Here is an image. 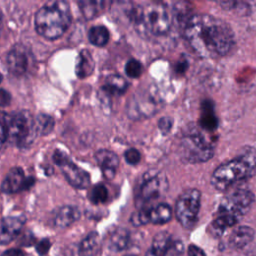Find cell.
<instances>
[{"mask_svg": "<svg viewBox=\"0 0 256 256\" xmlns=\"http://www.w3.org/2000/svg\"><path fill=\"white\" fill-rule=\"evenodd\" d=\"M184 37L197 54L206 58L225 56L235 45L229 24L208 14H196L188 18Z\"/></svg>", "mask_w": 256, "mask_h": 256, "instance_id": "1", "label": "cell"}, {"mask_svg": "<svg viewBox=\"0 0 256 256\" xmlns=\"http://www.w3.org/2000/svg\"><path fill=\"white\" fill-rule=\"evenodd\" d=\"M256 170V149L243 147L230 161L218 166L211 176V184L219 191H224L232 185L243 181Z\"/></svg>", "mask_w": 256, "mask_h": 256, "instance_id": "2", "label": "cell"}, {"mask_svg": "<svg viewBox=\"0 0 256 256\" xmlns=\"http://www.w3.org/2000/svg\"><path fill=\"white\" fill-rule=\"evenodd\" d=\"M71 11L66 1H51L35 14V29L42 37L55 40L61 37L71 24Z\"/></svg>", "mask_w": 256, "mask_h": 256, "instance_id": "3", "label": "cell"}, {"mask_svg": "<svg viewBox=\"0 0 256 256\" xmlns=\"http://www.w3.org/2000/svg\"><path fill=\"white\" fill-rule=\"evenodd\" d=\"M133 16L140 31L147 32L151 35H164L171 26L170 14L162 3H147L135 10Z\"/></svg>", "mask_w": 256, "mask_h": 256, "instance_id": "4", "label": "cell"}, {"mask_svg": "<svg viewBox=\"0 0 256 256\" xmlns=\"http://www.w3.org/2000/svg\"><path fill=\"white\" fill-rule=\"evenodd\" d=\"M202 132L201 129H193L187 132L180 140L179 154L187 163L206 162L214 154L212 139Z\"/></svg>", "mask_w": 256, "mask_h": 256, "instance_id": "5", "label": "cell"}, {"mask_svg": "<svg viewBox=\"0 0 256 256\" xmlns=\"http://www.w3.org/2000/svg\"><path fill=\"white\" fill-rule=\"evenodd\" d=\"M7 129V140L19 147H25L33 142L37 135L34 129V119L26 111L4 114Z\"/></svg>", "mask_w": 256, "mask_h": 256, "instance_id": "6", "label": "cell"}, {"mask_svg": "<svg viewBox=\"0 0 256 256\" xmlns=\"http://www.w3.org/2000/svg\"><path fill=\"white\" fill-rule=\"evenodd\" d=\"M254 200L255 196L252 191L245 188H238L222 199L217 214L225 215L239 221L240 218L249 211Z\"/></svg>", "mask_w": 256, "mask_h": 256, "instance_id": "7", "label": "cell"}, {"mask_svg": "<svg viewBox=\"0 0 256 256\" xmlns=\"http://www.w3.org/2000/svg\"><path fill=\"white\" fill-rule=\"evenodd\" d=\"M201 193L195 188L186 189L175 205V215L181 225L190 229L195 225L200 210Z\"/></svg>", "mask_w": 256, "mask_h": 256, "instance_id": "8", "label": "cell"}, {"mask_svg": "<svg viewBox=\"0 0 256 256\" xmlns=\"http://www.w3.org/2000/svg\"><path fill=\"white\" fill-rule=\"evenodd\" d=\"M164 186V176L158 172L151 171L144 175L136 197L138 210L151 208V203L159 198Z\"/></svg>", "mask_w": 256, "mask_h": 256, "instance_id": "9", "label": "cell"}, {"mask_svg": "<svg viewBox=\"0 0 256 256\" xmlns=\"http://www.w3.org/2000/svg\"><path fill=\"white\" fill-rule=\"evenodd\" d=\"M53 160L63 172L67 181L75 188L84 189L90 184V175L84 169L80 168L61 151H55Z\"/></svg>", "mask_w": 256, "mask_h": 256, "instance_id": "10", "label": "cell"}, {"mask_svg": "<svg viewBox=\"0 0 256 256\" xmlns=\"http://www.w3.org/2000/svg\"><path fill=\"white\" fill-rule=\"evenodd\" d=\"M160 100L157 97V95L148 93V94H139L135 96L133 102L129 104V110L128 113L132 117L134 113L138 114V116H151L155 113L157 110V106L159 105Z\"/></svg>", "mask_w": 256, "mask_h": 256, "instance_id": "11", "label": "cell"}, {"mask_svg": "<svg viewBox=\"0 0 256 256\" xmlns=\"http://www.w3.org/2000/svg\"><path fill=\"white\" fill-rule=\"evenodd\" d=\"M25 223L24 216H8L0 220V244L5 245L18 236Z\"/></svg>", "mask_w": 256, "mask_h": 256, "instance_id": "12", "label": "cell"}, {"mask_svg": "<svg viewBox=\"0 0 256 256\" xmlns=\"http://www.w3.org/2000/svg\"><path fill=\"white\" fill-rule=\"evenodd\" d=\"M29 55L25 47L14 46L7 55V68L14 75H23L29 68Z\"/></svg>", "mask_w": 256, "mask_h": 256, "instance_id": "13", "label": "cell"}, {"mask_svg": "<svg viewBox=\"0 0 256 256\" xmlns=\"http://www.w3.org/2000/svg\"><path fill=\"white\" fill-rule=\"evenodd\" d=\"M95 159L106 179H112L115 176L119 166L118 156L110 150L101 149L95 154Z\"/></svg>", "mask_w": 256, "mask_h": 256, "instance_id": "14", "label": "cell"}, {"mask_svg": "<svg viewBox=\"0 0 256 256\" xmlns=\"http://www.w3.org/2000/svg\"><path fill=\"white\" fill-rule=\"evenodd\" d=\"M28 180L25 178L23 170L20 167H13L7 173L6 177L4 178L1 190L4 193H16L20 190L26 188V185H31L32 183H28Z\"/></svg>", "mask_w": 256, "mask_h": 256, "instance_id": "15", "label": "cell"}, {"mask_svg": "<svg viewBox=\"0 0 256 256\" xmlns=\"http://www.w3.org/2000/svg\"><path fill=\"white\" fill-rule=\"evenodd\" d=\"M200 129L211 133L218 127V119L215 114L213 103L209 100H205L201 105V114L199 119Z\"/></svg>", "mask_w": 256, "mask_h": 256, "instance_id": "16", "label": "cell"}, {"mask_svg": "<svg viewBox=\"0 0 256 256\" xmlns=\"http://www.w3.org/2000/svg\"><path fill=\"white\" fill-rule=\"evenodd\" d=\"M80 218V210L75 206L66 205L57 210L54 215V225L59 228H66Z\"/></svg>", "mask_w": 256, "mask_h": 256, "instance_id": "17", "label": "cell"}, {"mask_svg": "<svg viewBox=\"0 0 256 256\" xmlns=\"http://www.w3.org/2000/svg\"><path fill=\"white\" fill-rule=\"evenodd\" d=\"M254 237V230L249 226L235 228L229 237V245L234 249H241L248 245Z\"/></svg>", "mask_w": 256, "mask_h": 256, "instance_id": "18", "label": "cell"}, {"mask_svg": "<svg viewBox=\"0 0 256 256\" xmlns=\"http://www.w3.org/2000/svg\"><path fill=\"white\" fill-rule=\"evenodd\" d=\"M173 243L171 235L165 231L159 232L154 236L151 249L147 256H165Z\"/></svg>", "mask_w": 256, "mask_h": 256, "instance_id": "19", "label": "cell"}, {"mask_svg": "<svg viewBox=\"0 0 256 256\" xmlns=\"http://www.w3.org/2000/svg\"><path fill=\"white\" fill-rule=\"evenodd\" d=\"M95 63L88 50H82L77 56L75 72L79 78H86L94 71Z\"/></svg>", "mask_w": 256, "mask_h": 256, "instance_id": "20", "label": "cell"}, {"mask_svg": "<svg viewBox=\"0 0 256 256\" xmlns=\"http://www.w3.org/2000/svg\"><path fill=\"white\" fill-rule=\"evenodd\" d=\"M148 221L153 224H164L172 217L171 207L166 203H159L147 210Z\"/></svg>", "mask_w": 256, "mask_h": 256, "instance_id": "21", "label": "cell"}, {"mask_svg": "<svg viewBox=\"0 0 256 256\" xmlns=\"http://www.w3.org/2000/svg\"><path fill=\"white\" fill-rule=\"evenodd\" d=\"M130 243V234L125 228L117 227L109 236V247L114 251H121L128 248Z\"/></svg>", "mask_w": 256, "mask_h": 256, "instance_id": "22", "label": "cell"}, {"mask_svg": "<svg viewBox=\"0 0 256 256\" xmlns=\"http://www.w3.org/2000/svg\"><path fill=\"white\" fill-rule=\"evenodd\" d=\"M127 86L128 84L123 77L113 74L106 78L102 90L108 95H120L126 91Z\"/></svg>", "mask_w": 256, "mask_h": 256, "instance_id": "23", "label": "cell"}, {"mask_svg": "<svg viewBox=\"0 0 256 256\" xmlns=\"http://www.w3.org/2000/svg\"><path fill=\"white\" fill-rule=\"evenodd\" d=\"M99 246V236L96 232H90L79 244V256H93Z\"/></svg>", "mask_w": 256, "mask_h": 256, "instance_id": "24", "label": "cell"}, {"mask_svg": "<svg viewBox=\"0 0 256 256\" xmlns=\"http://www.w3.org/2000/svg\"><path fill=\"white\" fill-rule=\"evenodd\" d=\"M88 39L94 46L103 47L109 41V31L102 25L93 26L88 32Z\"/></svg>", "mask_w": 256, "mask_h": 256, "instance_id": "25", "label": "cell"}, {"mask_svg": "<svg viewBox=\"0 0 256 256\" xmlns=\"http://www.w3.org/2000/svg\"><path fill=\"white\" fill-rule=\"evenodd\" d=\"M54 127V119L47 114H39L34 119V129L37 135L49 134Z\"/></svg>", "mask_w": 256, "mask_h": 256, "instance_id": "26", "label": "cell"}, {"mask_svg": "<svg viewBox=\"0 0 256 256\" xmlns=\"http://www.w3.org/2000/svg\"><path fill=\"white\" fill-rule=\"evenodd\" d=\"M103 2L101 1H80L79 6L86 19H92L97 16L103 9Z\"/></svg>", "mask_w": 256, "mask_h": 256, "instance_id": "27", "label": "cell"}, {"mask_svg": "<svg viewBox=\"0 0 256 256\" xmlns=\"http://www.w3.org/2000/svg\"><path fill=\"white\" fill-rule=\"evenodd\" d=\"M89 198L94 204L104 203L108 198V190L103 184L95 185L90 192Z\"/></svg>", "mask_w": 256, "mask_h": 256, "instance_id": "28", "label": "cell"}, {"mask_svg": "<svg viewBox=\"0 0 256 256\" xmlns=\"http://www.w3.org/2000/svg\"><path fill=\"white\" fill-rule=\"evenodd\" d=\"M125 73L130 78H138L142 73L141 63L136 59L128 60L125 65Z\"/></svg>", "mask_w": 256, "mask_h": 256, "instance_id": "29", "label": "cell"}, {"mask_svg": "<svg viewBox=\"0 0 256 256\" xmlns=\"http://www.w3.org/2000/svg\"><path fill=\"white\" fill-rule=\"evenodd\" d=\"M124 158L128 164L136 165L140 162L141 154L140 152L135 148H129L124 152Z\"/></svg>", "mask_w": 256, "mask_h": 256, "instance_id": "30", "label": "cell"}, {"mask_svg": "<svg viewBox=\"0 0 256 256\" xmlns=\"http://www.w3.org/2000/svg\"><path fill=\"white\" fill-rule=\"evenodd\" d=\"M173 125V119L170 117H162L158 121V128L162 134L166 135L171 131Z\"/></svg>", "mask_w": 256, "mask_h": 256, "instance_id": "31", "label": "cell"}, {"mask_svg": "<svg viewBox=\"0 0 256 256\" xmlns=\"http://www.w3.org/2000/svg\"><path fill=\"white\" fill-rule=\"evenodd\" d=\"M6 141H7V129L4 120V114H2L0 115V149L3 147Z\"/></svg>", "mask_w": 256, "mask_h": 256, "instance_id": "32", "label": "cell"}, {"mask_svg": "<svg viewBox=\"0 0 256 256\" xmlns=\"http://www.w3.org/2000/svg\"><path fill=\"white\" fill-rule=\"evenodd\" d=\"M183 250V245L180 241H173L171 247L165 256H181Z\"/></svg>", "mask_w": 256, "mask_h": 256, "instance_id": "33", "label": "cell"}, {"mask_svg": "<svg viewBox=\"0 0 256 256\" xmlns=\"http://www.w3.org/2000/svg\"><path fill=\"white\" fill-rule=\"evenodd\" d=\"M50 241L48 239H42L41 241L36 245V251L39 255H45L50 249Z\"/></svg>", "mask_w": 256, "mask_h": 256, "instance_id": "34", "label": "cell"}, {"mask_svg": "<svg viewBox=\"0 0 256 256\" xmlns=\"http://www.w3.org/2000/svg\"><path fill=\"white\" fill-rule=\"evenodd\" d=\"M11 102V95L8 91L0 88V106H7Z\"/></svg>", "mask_w": 256, "mask_h": 256, "instance_id": "35", "label": "cell"}, {"mask_svg": "<svg viewBox=\"0 0 256 256\" xmlns=\"http://www.w3.org/2000/svg\"><path fill=\"white\" fill-rule=\"evenodd\" d=\"M188 256H205V253L201 248L192 244L188 247Z\"/></svg>", "mask_w": 256, "mask_h": 256, "instance_id": "36", "label": "cell"}, {"mask_svg": "<svg viewBox=\"0 0 256 256\" xmlns=\"http://www.w3.org/2000/svg\"><path fill=\"white\" fill-rule=\"evenodd\" d=\"M1 256H24V253L20 249L16 248H11L6 251H4Z\"/></svg>", "mask_w": 256, "mask_h": 256, "instance_id": "37", "label": "cell"}, {"mask_svg": "<svg viewBox=\"0 0 256 256\" xmlns=\"http://www.w3.org/2000/svg\"><path fill=\"white\" fill-rule=\"evenodd\" d=\"M2 29V13L0 11V32H1Z\"/></svg>", "mask_w": 256, "mask_h": 256, "instance_id": "38", "label": "cell"}, {"mask_svg": "<svg viewBox=\"0 0 256 256\" xmlns=\"http://www.w3.org/2000/svg\"><path fill=\"white\" fill-rule=\"evenodd\" d=\"M1 81H2V75H1V73H0V82Z\"/></svg>", "mask_w": 256, "mask_h": 256, "instance_id": "39", "label": "cell"}, {"mask_svg": "<svg viewBox=\"0 0 256 256\" xmlns=\"http://www.w3.org/2000/svg\"><path fill=\"white\" fill-rule=\"evenodd\" d=\"M126 256H136V255H126Z\"/></svg>", "mask_w": 256, "mask_h": 256, "instance_id": "40", "label": "cell"}]
</instances>
